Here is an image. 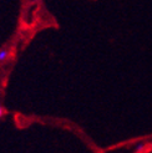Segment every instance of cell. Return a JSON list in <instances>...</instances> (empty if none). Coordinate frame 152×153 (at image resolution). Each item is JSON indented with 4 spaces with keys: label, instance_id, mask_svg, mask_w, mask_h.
<instances>
[{
    "label": "cell",
    "instance_id": "1",
    "mask_svg": "<svg viewBox=\"0 0 152 153\" xmlns=\"http://www.w3.org/2000/svg\"><path fill=\"white\" fill-rule=\"evenodd\" d=\"M7 55H9V53H7L6 50H1L0 51V61H4L7 57Z\"/></svg>",
    "mask_w": 152,
    "mask_h": 153
},
{
    "label": "cell",
    "instance_id": "2",
    "mask_svg": "<svg viewBox=\"0 0 152 153\" xmlns=\"http://www.w3.org/2000/svg\"><path fill=\"white\" fill-rule=\"evenodd\" d=\"M1 114H3V108L0 107V116H1Z\"/></svg>",
    "mask_w": 152,
    "mask_h": 153
},
{
    "label": "cell",
    "instance_id": "3",
    "mask_svg": "<svg viewBox=\"0 0 152 153\" xmlns=\"http://www.w3.org/2000/svg\"><path fill=\"white\" fill-rule=\"evenodd\" d=\"M35 1H37V0H35Z\"/></svg>",
    "mask_w": 152,
    "mask_h": 153
}]
</instances>
